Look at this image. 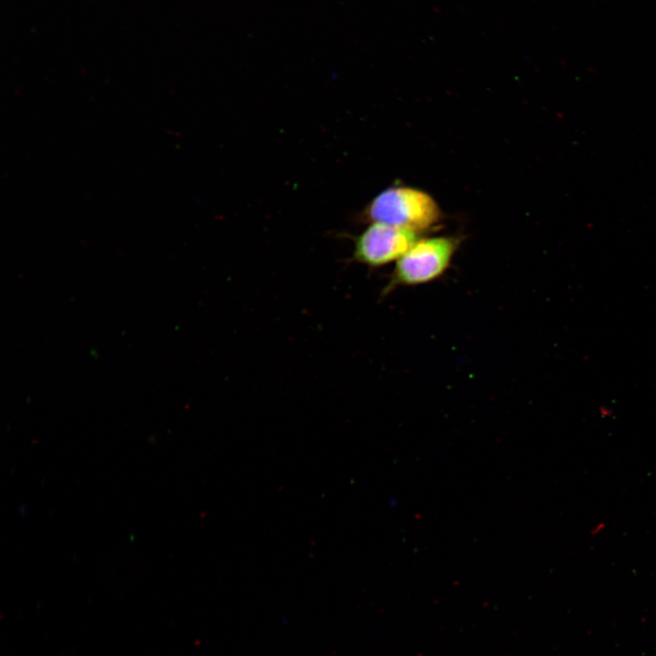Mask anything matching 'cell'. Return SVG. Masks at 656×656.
<instances>
[{
    "mask_svg": "<svg viewBox=\"0 0 656 656\" xmlns=\"http://www.w3.org/2000/svg\"><path fill=\"white\" fill-rule=\"evenodd\" d=\"M458 248V240L449 236L418 239L396 261L384 293L397 286L432 282L449 268Z\"/></svg>",
    "mask_w": 656,
    "mask_h": 656,
    "instance_id": "obj_2",
    "label": "cell"
},
{
    "mask_svg": "<svg viewBox=\"0 0 656 656\" xmlns=\"http://www.w3.org/2000/svg\"><path fill=\"white\" fill-rule=\"evenodd\" d=\"M436 201L426 192L411 187H391L368 205L366 215L381 222L416 233L426 231L440 219Z\"/></svg>",
    "mask_w": 656,
    "mask_h": 656,
    "instance_id": "obj_1",
    "label": "cell"
},
{
    "mask_svg": "<svg viewBox=\"0 0 656 656\" xmlns=\"http://www.w3.org/2000/svg\"><path fill=\"white\" fill-rule=\"evenodd\" d=\"M419 239V233L372 222L355 240L354 259L370 267L397 261Z\"/></svg>",
    "mask_w": 656,
    "mask_h": 656,
    "instance_id": "obj_3",
    "label": "cell"
}]
</instances>
